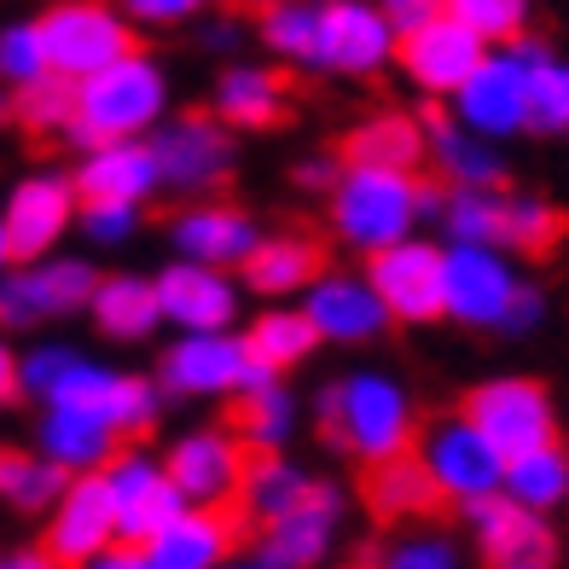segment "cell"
Returning <instances> with one entry per match:
<instances>
[{
    "label": "cell",
    "instance_id": "obj_11",
    "mask_svg": "<svg viewBox=\"0 0 569 569\" xmlns=\"http://www.w3.org/2000/svg\"><path fill=\"white\" fill-rule=\"evenodd\" d=\"M36 23L47 41V64L64 82H82L134 47V23L122 18L117 0H53Z\"/></svg>",
    "mask_w": 569,
    "mask_h": 569
},
{
    "label": "cell",
    "instance_id": "obj_6",
    "mask_svg": "<svg viewBox=\"0 0 569 569\" xmlns=\"http://www.w3.org/2000/svg\"><path fill=\"white\" fill-rule=\"evenodd\" d=\"M262 378L273 372L250 360L244 331H174L158 355V390L174 401H232Z\"/></svg>",
    "mask_w": 569,
    "mask_h": 569
},
{
    "label": "cell",
    "instance_id": "obj_51",
    "mask_svg": "<svg viewBox=\"0 0 569 569\" xmlns=\"http://www.w3.org/2000/svg\"><path fill=\"white\" fill-rule=\"evenodd\" d=\"M378 7H383V18H390L396 30L407 36V30H419V23L442 18V12H448V0H378Z\"/></svg>",
    "mask_w": 569,
    "mask_h": 569
},
{
    "label": "cell",
    "instance_id": "obj_28",
    "mask_svg": "<svg viewBox=\"0 0 569 569\" xmlns=\"http://www.w3.org/2000/svg\"><path fill=\"white\" fill-rule=\"evenodd\" d=\"M425 158L442 187H506V151L500 140L465 128L453 111L425 117Z\"/></svg>",
    "mask_w": 569,
    "mask_h": 569
},
{
    "label": "cell",
    "instance_id": "obj_53",
    "mask_svg": "<svg viewBox=\"0 0 569 569\" xmlns=\"http://www.w3.org/2000/svg\"><path fill=\"white\" fill-rule=\"evenodd\" d=\"M23 396V378H18V349L0 338V407H12Z\"/></svg>",
    "mask_w": 569,
    "mask_h": 569
},
{
    "label": "cell",
    "instance_id": "obj_26",
    "mask_svg": "<svg viewBox=\"0 0 569 569\" xmlns=\"http://www.w3.org/2000/svg\"><path fill=\"white\" fill-rule=\"evenodd\" d=\"M239 523L232 506H187L146 540V558L151 569H221L239 552Z\"/></svg>",
    "mask_w": 569,
    "mask_h": 569
},
{
    "label": "cell",
    "instance_id": "obj_37",
    "mask_svg": "<svg viewBox=\"0 0 569 569\" xmlns=\"http://www.w3.org/2000/svg\"><path fill=\"white\" fill-rule=\"evenodd\" d=\"M244 349L256 367H268V372H297L308 355L320 349V331L308 326L302 315V302H268L256 320H244Z\"/></svg>",
    "mask_w": 569,
    "mask_h": 569
},
{
    "label": "cell",
    "instance_id": "obj_40",
    "mask_svg": "<svg viewBox=\"0 0 569 569\" xmlns=\"http://www.w3.org/2000/svg\"><path fill=\"white\" fill-rule=\"evenodd\" d=\"M315 36H320V0H268V7H256V41L273 53V64L315 76Z\"/></svg>",
    "mask_w": 569,
    "mask_h": 569
},
{
    "label": "cell",
    "instance_id": "obj_12",
    "mask_svg": "<svg viewBox=\"0 0 569 569\" xmlns=\"http://www.w3.org/2000/svg\"><path fill=\"white\" fill-rule=\"evenodd\" d=\"M401 30L383 18L378 0H320V36H315V76H349L367 82L396 64Z\"/></svg>",
    "mask_w": 569,
    "mask_h": 569
},
{
    "label": "cell",
    "instance_id": "obj_38",
    "mask_svg": "<svg viewBox=\"0 0 569 569\" xmlns=\"http://www.w3.org/2000/svg\"><path fill=\"white\" fill-rule=\"evenodd\" d=\"M349 163H383V169H419L425 163V122L407 117V111H372L349 128V146H343Z\"/></svg>",
    "mask_w": 569,
    "mask_h": 569
},
{
    "label": "cell",
    "instance_id": "obj_44",
    "mask_svg": "<svg viewBox=\"0 0 569 569\" xmlns=\"http://www.w3.org/2000/svg\"><path fill=\"white\" fill-rule=\"evenodd\" d=\"M41 76H53L47 64V41H41V23L36 18H12L0 23V88H30Z\"/></svg>",
    "mask_w": 569,
    "mask_h": 569
},
{
    "label": "cell",
    "instance_id": "obj_45",
    "mask_svg": "<svg viewBox=\"0 0 569 569\" xmlns=\"http://www.w3.org/2000/svg\"><path fill=\"white\" fill-rule=\"evenodd\" d=\"M448 12L465 30H477L488 47H511L517 36H529L535 0H448Z\"/></svg>",
    "mask_w": 569,
    "mask_h": 569
},
{
    "label": "cell",
    "instance_id": "obj_7",
    "mask_svg": "<svg viewBox=\"0 0 569 569\" xmlns=\"http://www.w3.org/2000/svg\"><path fill=\"white\" fill-rule=\"evenodd\" d=\"M523 284L529 279L517 268V256L500 244H442V320L465 331H500Z\"/></svg>",
    "mask_w": 569,
    "mask_h": 569
},
{
    "label": "cell",
    "instance_id": "obj_41",
    "mask_svg": "<svg viewBox=\"0 0 569 569\" xmlns=\"http://www.w3.org/2000/svg\"><path fill=\"white\" fill-rule=\"evenodd\" d=\"M64 482H70V471H64V465H53L41 448H30V453L0 448V500H7L12 511L47 517V511H53V500L64 495Z\"/></svg>",
    "mask_w": 569,
    "mask_h": 569
},
{
    "label": "cell",
    "instance_id": "obj_8",
    "mask_svg": "<svg viewBox=\"0 0 569 569\" xmlns=\"http://www.w3.org/2000/svg\"><path fill=\"white\" fill-rule=\"evenodd\" d=\"M146 140H151V158H158L163 192L174 198H216L239 169V140L216 111L163 117Z\"/></svg>",
    "mask_w": 569,
    "mask_h": 569
},
{
    "label": "cell",
    "instance_id": "obj_24",
    "mask_svg": "<svg viewBox=\"0 0 569 569\" xmlns=\"http://www.w3.org/2000/svg\"><path fill=\"white\" fill-rule=\"evenodd\" d=\"M169 244L174 256H187V262H210V268H244L250 250L262 244V221L250 210L227 198H187L169 221Z\"/></svg>",
    "mask_w": 569,
    "mask_h": 569
},
{
    "label": "cell",
    "instance_id": "obj_48",
    "mask_svg": "<svg viewBox=\"0 0 569 569\" xmlns=\"http://www.w3.org/2000/svg\"><path fill=\"white\" fill-rule=\"evenodd\" d=\"M349 158H338V151H308V158H297L291 169V187L297 192H331L338 187V174H343Z\"/></svg>",
    "mask_w": 569,
    "mask_h": 569
},
{
    "label": "cell",
    "instance_id": "obj_17",
    "mask_svg": "<svg viewBox=\"0 0 569 569\" xmlns=\"http://www.w3.org/2000/svg\"><path fill=\"white\" fill-rule=\"evenodd\" d=\"M163 465H169L174 488L187 495V506H232L250 448L232 425H198V430H180L163 448Z\"/></svg>",
    "mask_w": 569,
    "mask_h": 569
},
{
    "label": "cell",
    "instance_id": "obj_22",
    "mask_svg": "<svg viewBox=\"0 0 569 569\" xmlns=\"http://www.w3.org/2000/svg\"><path fill=\"white\" fill-rule=\"evenodd\" d=\"M151 284H158L163 326H174V331H232L239 326L244 297H239V279L227 268L174 256L163 273H151Z\"/></svg>",
    "mask_w": 569,
    "mask_h": 569
},
{
    "label": "cell",
    "instance_id": "obj_39",
    "mask_svg": "<svg viewBox=\"0 0 569 569\" xmlns=\"http://www.w3.org/2000/svg\"><path fill=\"white\" fill-rule=\"evenodd\" d=\"M500 495H511L517 506L552 517V511L569 500V448H563V442H540V448L511 453V459H506Z\"/></svg>",
    "mask_w": 569,
    "mask_h": 569
},
{
    "label": "cell",
    "instance_id": "obj_9",
    "mask_svg": "<svg viewBox=\"0 0 569 569\" xmlns=\"http://www.w3.org/2000/svg\"><path fill=\"white\" fill-rule=\"evenodd\" d=\"M99 284V268L82 256H36V262H7L0 268V326L7 331H36L70 315H88V297Z\"/></svg>",
    "mask_w": 569,
    "mask_h": 569
},
{
    "label": "cell",
    "instance_id": "obj_52",
    "mask_svg": "<svg viewBox=\"0 0 569 569\" xmlns=\"http://www.w3.org/2000/svg\"><path fill=\"white\" fill-rule=\"evenodd\" d=\"M82 569H151L146 547H128V540H117V547H106L99 558H88Z\"/></svg>",
    "mask_w": 569,
    "mask_h": 569
},
{
    "label": "cell",
    "instance_id": "obj_31",
    "mask_svg": "<svg viewBox=\"0 0 569 569\" xmlns=\"http://www.w3.org/2000/svg\"><path fill=\"white\" fill-rule=\"evenodd\" d=\"M239 273H244V291L268 302H297L326 273V250L308 232H262V244L250 250V262Z\"/></svg>",
    "mask_w": 569,
    "mask_h": 569
},
{
    "label": "cell",
    "instance_id": "obj_27",
    "mask_svg": "<svg viewBox=\"0 0 569 569\" xmlns=\"http://www.w3.org/2000/svg\"><path fill=\"white\" fill-rule=\"evenodd\" d=\"M70 180L82 198H117V203H151L163 192L151 140H99L76 158Z\"/></svg>",
    "mask_w": 569,
    "mask_h": 569
},
{
    "label": "cell",
    "instance_id": "obj_14",
    "mask_svg": "<svg viewBox=\"0 0 569 569\" xmlns=\"http://www.w3.org/2000/svg\"><path fill=\"white\" fill-rule=\"evenodd\" d=\"M82 216V192L64 169H36L23 174L18 187L0 203V221H7L12 239V262H36V256H53Z\"/></svg>",
    "mask_w": 569,
    "mask_h": 569
},
{
    "label": "cell",
    "instance_id": "obj_10",
    "mask_svg": "<svg viewBox=\"0 0 569 569\" xmlns=\"http://www.w3.org/2000/svg\"><path fill=\"white\" fill-rule=\"evenodd\" d=\"M412 453L425 459L436 495H442L448 506H459V511L488 500V495H500V482H506V453L488 442L465 412H442V419L419 425Z\"/></svg>",
    "mask_w": 569,
    "mask_h": 569
},
{
    "label": "cell",
    "instance_id": "obj_18",
    "mask_svg": "<svg viewBox=\"0 0 569 569\" xmlns=\"http://www.w3.org/2000/svg\"><path fill=\"white\" fill-rule=\"evenodd\" d=\"M465 523H471L488 569H563V547H558V529L547 523V511L517 506L511 495H488L477 506H465Z\"/></svg>",
    "mask_w": 569,
    "mask_h": 569
},
{
    "label": "cell",
    "instance_id": "obj_55",
    "mask_svg": "<svg viewBox=\"0 0 569 569\" xmlns=\"http://www.w3.org/2000/svg\"><path fill=\"white\" fill-rule=\"evenodd\" d=\"M221 569H284V563H279V558H273V552L262 547V540H256L250 552H232V558H227Z\"/></svg>",
    "mask_w": 569,
    "mask_h": 569
},
{
    "label": "cell",
    "instance_id": "obj_46",
    "mask_svg": "<svg viewBox=\"0 0 569 569\" xmlns=\"http://www.w3.org/2000/svg\"><path fill=\"white\" fill-rule=\"evenodd\" d=\"M140 210L146 203H117V198H82V216H76V232L99 250H117L140 232Z\"/></svg>",
    "mask_w": 569,
    "mask_h": 569
},
{
    "label": "cell",
    "instance_id": "obj_59",
    "mask_svg": "<svg viewBox=\"0 0 569 569\" xmlns=\"http://www.w3.org/2000/svg\"><path fill=\"white\" fill-rule=\"evenodd\" d=\"M250 7H268V0H250Z\"/></svg>",
    "mask_w": 569,
    "mask_h": 569
},
{
    "label": "cell",
    "instance_id": "obj_35",
    "mask_svg": "<svg viewBox=\"0 0 569 569\" xmlns=\"http://www.w3.org/2000/svg\"><path fill=\"white\" fill-rule=\"evenodd\" d=\"M511 47L529 76V134H540V140L569 134V59L540 36H517Z\"/></svg>",
    "mask_w": 569,
    "mask_h": 569
},
{
    "label": "cell",
    "instance_id": "obj_1",
    "mask_svg": "<svg viewBox=\"0 0 569 569\" xmlns=\"http://www.w3.org/2000/svg\"><path fill=\"white\" fill-rule=\"evenodd\" d=\"M18 378H23V396H30V401H41V407H53V401L88 407V412H99V419L122 436V442H128V436H146L151 425H158V412H163L158 378L106 367V360H93L88 349L59 343V338L23 349L18 355Z\"/></svg>",
    "mask_w": 569,
    "mask_h": 569
},
{
    "label": "cell",
    "instance_id": "obj_50",
    "mask_svg": "<svg viewBox=\"0 0 569 569\" xmlns=\"http://www.w3.org/2000/svg\"><path fill=\"white\" fill-rule=\"evenodd\" d=\"M198 41L203 47H210V53H221V59H232V53H239V47H244V23L239 18H216V12H203L198 18Z\"/></svg>",
    "mask_w": 569,
    "mask_h": 569
},
{
    "label": "cell",
    "instance_id": "obj_30",
    "mask_svg": "<svg viewBox=\"0 0 569 569\" xmlns=\"http://www.w3.org/2000/svg\"><path fill=\"white\" fill-rule=\"evenodd\" d=\"M36 448L53 465H64L70 477H82V471H106L111 453L122 448V436L99 419V412L53 401V407H41V419H36Z\"/></svg>",
    "mask_w": 569,
    "mask_h": 569
},
{
    "label": "cell",
    "instance_id": "obj_42",
    "mask_svg": "<svg viewBox=\"0 0 569 569\" xmlns=\"http://www.w3.org/2000/svg\"><path fill=\"white\" fill-rule=\"evenodd\" d=\"M367 569H465V547L436 523H401V535L372 547Z\"/></svg>",
    "mask_w": 569,
    "mask_h": 569
},
{
    "label": "cell",
    "instance_id": "obj_3",
    "mask_svg": "<svg viewBox=\"0 0 569 569\" xmlns=\"http://www.w3.org/2000/svg\"><path fill=\"white\" fill-rule=\"evenodd\" d=\"M331 198V239L349 244L355 256H378L383 244L412 239L442 192L430 187L419 169H383V163H343Z\"/></svg>",
    "mask_w": 569,
    "mask_h": 569
},
{
    "label": "cell",
    "instance_id": "obj_21",
    "mask_svg": "<svg viewBox=\"0 0 569 569\" xmlns=\"http://www.w3.org/2000/svg\"><path fill=\"white\" fill-rule=\"evenodd\" d=\"M367 273L378 284L383 308H390L401 326L442 320V244H430L412 232V239L383 244L378 256H367Z\"/></svg>",
    "mask_w": 569,
    "mask_h": 569
},
{
    "label": "cell",
    "instance_id": "obj_32",
    "mask_svg": "<svg viewBox=\"0 0 569 569\" xmlns=\"http://www.w3.org/2000/svg\"><path fill=\"white\" fill-rule=\"evenodd\" d=\"M360 500H367V511L378 517V523H425V517L442 506V495H436V482L425 471V459L412 453V448L396 453V459L367 465Z\"/></svg>",
    "mask_w": 569,
    "mask_h": 569
},
{
    "label": "cell",
    "instance_id": "obj_58",
    "mask_svg": "<svg viewBox=\"0 0 569 569\" xmlns=\"http://www.w3.org/2000/svg\"><path fill=\"white\" fill-rule=\"evenodd\" d=\"M320 569H331V563H320ZM338 569H360V563H338Z\"/></svg>",
    "mask_w": 569,
    "mask_h": 569
},
{
    "label": "cell",
    "instance_id": "obj_33",
    "mask_svg": "<svg viewBox=\"0 0 569 569\" xmlns=\"http://www.w3.org/2000/svg\"><path fill=\"white\" fill-rule=\"evenodd\" d=\"M88 320L99 326V338L111 343H146L163 326L158 308V284L146 273H99L93 297H88Z\"/></svg>",
    "mask_w": 569,
    "mask_h": 569
},
{
    "label": "cell",
    "instance_id": "obj_49",
    "mask_svg": "<svg viewBox=\"0 0 569 569\" xmlns=\"http://www.w3.org/2000/svg\"><path fill=\"white\" fill-rule=\"evenodd\" d=\"M540 320H547V291H540V284H523L500 331H506V338H529V331H540Z\"/></svg>",
    "mask_w": 569,
    "mask_h": 569
},
{
    "label": "cell",
    "instance_id": "obj_4",
    "mask_svg": "<svg viewBox=\"0 0 569 569\" xmlns=\"http://www.w3.org/2000/svg\"><path fill=\"white\" fill-rule=\"evenodd\" d=\"M163 117H169V70L140 47H128L122 59L76 82V122L64 140L76 151L99 140H146Z\"/></svg>",
    "mask_w": 569,
    "mask_h": 569
},
{
    "label": "cell",
    "instance_id": "obj_54",
    "mask_svg": "<svg viewBox=\"0 0 569 569\" xmlns=\"http://www.w3.org/2000/svg\"><path fill=\"white\" fill-rule=\"evenodd\" d=\"M0 569H64L47 547H18V552H0Z\"/></svg>",
    "mask_w": 569,
    "mask_h": 569
},
{
    "label": "cell",
    "instance_id": "obj_5",
    "mask_svg": "<svg viewBox=\"0 0 569 569\" xmlns=\"http://www.w3.org/2000/svg\"><path fill=\"white\" fill-rule=\"evenodd\" d=\"M448 239L465 244H500L511 256H547L563 239V210L547 192H517V187H448L436 203Z\"/></svg>",
    "mask_w": 569,
    "mask_h": 569
},
{
    "label": "cell",
    "instance_id": "obj_20",
    "mask_svg": "<svg viewBox=\"0 0 569 569\" xmlns=\"http://www.w3.org/2000/svg\"><path fill=\"white\" fill-rule=\"evenodd\" d=\"M488 59V41L477 30H465V23L453 12L419 23V30H407L401 47H396V64L412 88H419L425 99H436V106H448V99L465 88V76H471L477 64Z\"/></svg>",
    "mask_w": 569,
    "mask_h": 569
},
{
    "label": "cell",
    "instance_id": "obj_2",
    "mask_svg": "<svg viewBox=\"0 0 569 569\" xmlns=\"http://www.w3.org/2000/svg\"><path fill=\"white\" fill-rule=\"evenodd\" d=\"M315 419L326 442L349 453L355 465L396 459L419 442V401L383 367H355L343 378H331L315 396Z\"/></svg>",
    "mask_w": 569,
    "mask_h": 569
},
{
    "label": "cell",
    "instance_id": "obj_23",
    "mask_svg": "<svg viewBox=\"0 0 569 569\" xmlns=\"http://www.w3.org/2000/svg\"><path fill=\"white\" fill-rule=\"evenodd\" d=\"M41 547L53 552L64 569H82L88 558L117 547V511H111L106 471H82V477L64 482V495L53 500V511H47Z\"/></svg>",
    "mask_w": 569,
    "mask_h": 569
},
{
    "label": "cell",
    "instance_id": "obj_34",
    "mask_svg": "<svg viewBox=\"0 0 569 569\" xmlns=\"http://www.w3.org/2000/svg\"><path fill=\"white\" fill-rule=\"evenodd\" d=\"M308 488H315V471L308 465L291 459V448H279V453H250L244 465V482H239V500H232V511L244 517V523H273V517L291 511Z\"/></svg>",
    "mask_w": 569,
    "mask_h": 569
},
{
    "label": "cell",
    "instance_id": "obj_36",
    "mask_svg": "<svg viewBox=\"0 0 569 569\" xmlns=\"http://www.w3.org/2000/svg\"><path fill=\"white\" fill-rule=\"evenodd\" d=\"M232 401H239V412H232V430L244 436L250 453L291 448V436H297V425H302V401H297V390H291L279 372L262 378V383H250V390L232 396Z\"/></svg>",
    "mask_w": 569,
    "mask_h": 569
},
{
    "label": "cell",
    "instance_id": "obj_43",
    "mask_svg": "<svg viewBox=\"0 0 569 569\" xmlns=\"http://www.w3.org/2000/svg\"><path fill=\"white\" fill-rule=\"evenodd\" d=\"M12 122H23L30 134H70L76 122V82H64V76H41V82L18 88L12 93Z\"/></svg>",
    "mask_w": 569,
    "mask_h": 569
},
{
    "label": "cell",
    "instance_id": "obj_16",
    "mask_svg": "<svg viewBox=\"0 0 569 569\" xmlns=\"http://www.w3.org/2000/svg\"><path fill=\"white\" fill-rule=\"evenodd\" d=\"M106 488L117 511V540H128V547H146L169 517L187 511V495L174 488L163 453H146V448H117L106 465Z\"/></svg>",
    "mask_w": 569,
    "mask_h": 569
},
{
    "label": "cell",
    "instance_id": "obj_47",
    "mask_svg": "<svg viewBox=\"0 0 569 569\" xmlns=\"http://www.w3.org/2000/svg\"><path fill=\"white\" fill-rule=\"evenodd\" d=\"M117 7L134 30H180V23H198L216 0H117Z\"/></svg>",
    "mask_w": 569,
    "mask_h": 569
},
{
    "label": "cell",
    "instance_id": "obj_29",
    "mask_svg": "<svg viewBox=\"0 0 569 569\" xmlns=\"http://www.w3.org/2000/svg\"><path fill=\"white\" fill-rule=\"evenodd\" d=\"M284 99H291V88H284L279 64L227 59V70L210 88V111L232 128V134H262V128H273L284 117Z\"/></svg>",
    "mask_w": 569,
    "mask_h": 569
},
{
    "label": "cell",
    "instance_id": "obj_57",
    "mask_svg": "<svg viewBox=\"0 0 569 569\" xmlns=\"http://www.w3.org/2000/svg\"><path fill=\"white\" fill-rule=\"evenodd\" d=\"M0 122H12V88L0 93Z\"/></svg>",
    "mask_w": 569,
    "mask_h": 569
},
{
    "label": "cell",
    "instance_id": "obj_25",
    "mask_svg": "<svg viewBox=\"0 0 569 569\" xmlns=\"http://www.w3.org/2000/svg\"><path fill=\"white\" fill-rule=\"evenodd\" d=\"M343 517H349V495L338 482L315 477V488H308L284 517L262 523L256 540H262L284 569H320L331 558V547H338V535H343Z\"/></svg>",
    "mask_w": 569,
    "mask_h": 569
},
{
    "label": "cell",
    "instance_id": "obj_56",
    "mask_svg": "<svg viewBox=\"0 0 569 569\" xmlns=\"http://www.w3.org/2000/svg\"><path fill=\"white\" fill-rule=\"evenodd\" d=\"M12 262V239H7V221H0V268Z\"/></svg>",
    "mask_w": 569,
    "mask_h": 569
},
{
    "label": "cell",
    "instance_id": "obj_13",
    "mask_svg": "<svg viewBox=\"0 0 569 569\" xmlns=\"http://www.w3.org/2000/svg\"><path fill=\"white\" fill-rule=\"evenodd\" d=\"M459 412L471 419L488 442H495L506 459L540 448V442H558V407L552 390L535 378H482L471 396L459 401Z\"/></svg>",
    "mask_w": 569,
    "mask_h": 569
},
{
    "label": "cell",
    "instance_id": "obj_15",
    "mask_svg": "<svg viewBox=\"0 0 569 569\" xmlns=\"http://www.w3.org/2000/svg\"><path fill=\"white\" fill-rule=\"evenodd\" d=\"M297 302H302L308 326L320 331V343H338V349L378 343L383 331L396 326V315L383 308V297H378V284H372L367 268H326Z\"/></svg>",
    "mask_w": 569,
    "mask_h": 569
},
{
    "label": "cell",
    "instance_id": "obj_19",
    "mask_svg": "<svg viewBox=\"0 0 569 569\" xmlns=\"http://www.w3.org/2000/svg\"><path fill=\"white\" fill-rule=\"evenodd\" d=\"M448 111L500 146L529 134V76H523L517 47H488V59L465 76V88L448 99Z\"/></svg>",
    "mask_w": 569,
    "mask_h": 569
}]
</instances>
